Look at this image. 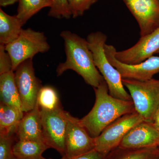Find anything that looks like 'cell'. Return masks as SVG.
<instances>
[{
	"label": "cell",
	"instance_id": "obj_18",
	"mask_svg": "<svg viewBox=\"0 0 159 159\" xmlns=\"http://www.w3.org/2000/svg\"><path fill=\"white\" fill-rule=\"evenodd\" d=\"M48 148L45 142L29 140H18L13 147L16 159H42L43 153Z\"/></svg>",
	"mask_w": 159,
	"mask_h": 159
},
{
	"label": "cell",
	"instance_id": "obj_6",
	"mask_svg": "<svg viewBox=\"0 0 159 159\" xmlns=\"http://www.w3.org/2000/svg\"><path fill=\"white\" fill-rule=\"evenodd\" d=\"M67 112L61 106L52 111L40 109L44 141L63 156L65 155Z\"/></svg>",
	"mask_w": 159,
	"mask_h": 159
},
{
	"label": "cell",
	"instance_id": "obj_27",
	"mask_svg": "<svg viewBox=\"0 0 159 159\" xmlns=\"http://www.w3.org/2000/svg\"><path fill=\"white\" fill-rule=\"evenodd\" d=\"M19 0H0V6L6 7L18 2Z\"/></svg>",
	"mask_w": 159,
	"mask_h": 159
},
{
	"label": "cell",
	"instance_id": "obj_28",
	"mask_svg": "<svg viewBox=\"0 0 159 159\" xmlns=\"http://www.w3.org/2000/svg\"><path fill=\"white\" fill-rule=\"evenodd\" d=\"M156 54H159V50H158V51H157Z\"/></svg>",
	"mask_w": 159,
	"mask_h": 159
},
{
	"label": "cell",
	"instance_id": "obj_19",
	"mask_svg": "<svg viewBox=\"0 0 159 159\" xmlns=\"http://www.w3.org/2000/svg\"><path fill=\"white\" fill-rule=\"evenodd\" d=\"M106 159H159V147L125 148L118 147L110 152Z\"/></svg>",
	"mask_w": 159,
	"mask_h": 159
},
{
	"label": "cell",
	"instance_id": "obj_23",
	"mask_svg": "<svg viewBox=\"0 0 159 159\" xmlns=\"http://www.w3.org/2000/svg\"><path fill=\"white\" fill-rule=\"evenodd\" d=\"M98 0H68L72 16L74 18L82 16Z\"/></svg>",
	"mask_w": 159,
	"mask_h": 159
},
{
	"label": "cell",
	"instance_id": "obj_26",
	"mask_svg": "<svg viewBox=\"0 0 159 159\" xmlns=\"http://www.w3.org/2000/svg\"><path fill=\"white\" fill-rule=\"evenodd\" d=\"M152 123L154 127L159 132V107L154 117Z\"/></svg>",
	"mask_w": 159,
	"mask_h": 159
},
{
	"label": "cell",
	"instance_id": "obj_11",
	"mask_svg": "<svg viewBox=\"0 0 159 159\" xmlns=\"http://www.w3.org/2000/svg\"><path fill=\"white\" fill-rule=\"evenodd\" d=\"M139 24L141 37L159 28V0H123Z\"/></svg>",
	"mask_w": 159,
	"mask_h": 159
},
{
	"label": "cell",
	"instance_id": "obj_12",
	"mask_svg": "<svg viewBox=\"0 0 159 159\" xmlns=\"http://www.w3.org/2000/svg\"><path fill=\"white\" fill-rule=\"evenodd\" d=\"M159 50V28L150 34L141 37L129 48L115 52V57L120 62L129 65L137 64L145 61L156 54Z\"/></svg>",
	"mask_w": 159,
	"mask_h": 159
},
{
	"label": "cell",
	"instance_id": "obj_8",
	"mask_svg": "<svg viewBox=\"0 0 159 159\" xmlns=\"http://www.w3.org/2000/svg\"><path fill=\"white\" fill-rule=\"evenodd\" d=\"M15 80L24 113L32 110L37 104L39 93L42 87L35 75L32 59L22 63L14 71Z\"/></svg>",
	"mask_w": 159,
	"mask_h": 159
},
{
	"label": "cell",
	"instance_id": "obj_20",
	"mask_svg": "<svg viewBox=\"0 0 159 159\" xmlns=\"http://www.w3.org/2000/svg\"><path fill=\"white\" fill-rule=\"evenodd\" d=\"M52 6L51 0H19L16 15L24 25L33 16L46 7Z\"/></svg>",
	"mask_w": 159,
	"mask_h": 159
},
{
	"label": "cell",
	"instance_id": "obj_13",
	"mask_svg": "<svg viewBox=\"0 0 159 159\" xmlns=\"http://www.w3.org/2000/svg\"><path fill=\"white\" fill-rule=\"evenodd\" d=\"M159 132L152 122L143 121L135 125L125 135L118 147L140 148L158 146Z\"/></svg>",
	"mask_w": 159,
	"mask_h": 159
},
{
	"label": "cell",
	"instance_id": "obj_16",
	"mask_svg": "<svg viewBox=\"0 0 159 159\" xmlns=\"http://www.w3.org/2000/svg\"><path fill=\"white\" fill-rule=\"evenodd\" d=\"M24 113L20 109L1 103L0 136H13Z\"/></svg>",
	"mask_w": 159,
	"mask_h": 159
},
{
	"label": "cell",
	"instance_id": "obj_15",
	"mask_svg": "<svg viewBox=\"0 0 159 159\" xmlns=\"http://www.w3.org/2000/svg\"><path fill=\"white\" fill-rule=\"evenodd\" d=\"M0 96L1 103L22 110L13 70L0 73Z\"/></svg>",
	"mask_w": 159,
	"mask_h": 159
},
{
	"label": "cell",
	"instance_id": "obj_29",
	"mask_svg": "<svg viewBox=\"0 0 159 159\" xmlns=\"http://www.w3.org/2000/svg\"><path fill=\"white\" fill-rule=\"evenodd\" d=\"M158 147H159V145H158Z\"/></svg>",
	"mask_w": 159,
	"mask_h": 159
},
{
	"label": "cell",
	"instance_id": "obj_10",
	"mask_svg": "<svg viewBox=\"0 0 159 159\" xmlns=\"http://www.w3.org/2000/svg\"><path fill=\"white\" fill-rule=\"evenodd\" d=\"M66 152L64 156H79L95 149V139L92 138L80 119L67 112Z\"/></svg>",
	"mask_w": 159,
	"mask_h": 159
},
{
	"label": "cell",
	"instance_id": "obj_1",
	"mask_svg": "<svg viewBox=\"0 0 159 159\" xmlns=\"http://www.w3.org/2000/svg\"><path fill=\"white\" fill-rule=\"evenodd\" d=\"M94 89L96 101L93 107L80 122L91 136L96 138L115 120L136 111L133 101L121 100L111 96L105 80Z\"/></svg>",
	"mask_w": 159,
	"mask_h": 159
},
{
	"label": "cell",
	"instance_id": "obj_5",
	"mask_svg": "<svg viewBox=\"0 0 159 159\" xmlns=\"http://www.w3.org/2000/svg\"><path fill=\"white\" fill-rule=\"evenodd\" d=\"M50 49V45L44 33L30 28L22 29L15 40L5 46L14 71L24 61L33 59L36 54L46 53Z\"/></svg>",
	"mask_w": 159,
	"mask_h": 159
},
{
	"label": "cell",
	"instance_id": "obj_14",
	"mask_svg": "<svg viewBox=\"0 0 159 159\" xmlns=\"http://www.w3.org/2000/svg\"><path fill=\"white\" fill-rule=\"evenodd\" d=\"M18 127V140L44 142L41 119L40 109L38 103L35 107L25 113Z\"/></svg>",
	"mask_w": 159,
	"mask_h": 159
},
{
	"label": "cell",
	"instance_id": "obj_25",
	"mask_svg": "<svg viewBox=\"0 0 159 159\" xmlns=\"http://www.w3.org/2000/svg\"><path fill=\"white\" fill-rule=\"evenodd\" d=\"M106 155L100 153L96 149L91 151L84 154L81 155L79 156L68 157L66 156H63L60 159H106ZM42 159H47L43 157Z\"/></svg>",
	"mask_w": 159,
	"mask_h": 159
},
{
	"label": "cell",
	"instance_id": "obj_3",
	"mask_svg": "<svg viewBox=\"0 0 159 159\" xmlns=\"http://www.w3.org/2000/svg\"><path fill=\"white\" fill-rule=\"evenodd\" d=\"M107 39V35L101 31L92 32L88 35L86 39L93 54L94 64L107 84L111 96L121 100L132 101L130 94L124 88L120 73L106 56L104 47Z\"/></svg>",
	"mask_w": 159,
	"mask_h": 159
},
{
	"label": "cell",
	"instance_id": "obj_4",
	"mask_svg": "<svg viewBox=\"0 0 159 159\" xmlns=\"http://www.w3.org/2000/svg\"><path fill=\"white\" fill-rule=\"evenodd\" d=\"M122 82L129 91L137 112L145 121L152 123L159 107V80L139 81L122 78Z\"/></svg>",
	"mask_w": 159,
	"mask_h": 159
},
{
	"label": "cell",
	"instance_id": "obj_21",
	"mask_svg": "<svg viewBox=\"0 0 159 159\" xmlns=\"http://www.w3.org/2000/svg\"><path fill=\"white\" fill-rule=\"evenodd\" d=\"M37 103L40 109L54 110L61 106L57 92L50 86L42 87L40 90Z\"/></svg>",
	"mask_w": 159,
	"mask_h": 159
},
{
	"label": "cell",
	"instance_id": "obj_24",
	"mask_svg": "<svg viewBox=\"0 0 159 159\" xmlns=\"http://www.w3.org/2000/svg\"><path fill=\"white\" fill-rule=\"evenodd\" d=\"M13 136H0V159H16L13 152Z\"/></svg>",
	"mask_w": 159,
	"mask_h": 159
},
{
	"label": "cell",
	"instance_id": "obj_7",
	"mask_svg": "<svg viewBox=\"0 0 159 159\" xmlns=\"http://www.w3.org/2000/svg\"><path fill=\"white\" fill-rule=\"evenodd\" d=\"M143 121L145 119L136 111L120 117L95 138V149L107 155L119 146L125 135L133 127Z\"/></svg>",
	"mask_w": 159,
	"mask_h": 159
},
{
	"label": "cell",
	"instance_id": "obj_9",
	"mask_svg": "<svg viewBox=\"0 0 159 159\" xmlns=\"http://www.w3.org/2000/svg\"><path fill=\"white\" fill-rule=\"evenodd\" d=\"M104 52L108 61L118 70L122 78L145 81L152 79L159 73V56H152L145 61L137 64L123 63L115 57L116 49L113 46L106 44Z\"/></svg>",
	"mask_w": 159,
	"mask_h": 159
},
{
	"label": "cell",
	"instance_id": "obj_22",
	"mask_svg": "<svg viewBox=\"0 0 159 159\" xmlns=\"http://www.w3.org/2000/svg\"><path fill=\"white\" fill-rule=\"evenodd\" d=\"M48 16L57 19H70L72 16L68 0H51Z\"/></svg>",
	"mask_w": 159,
	"mask_h": 159
},
{
	"label": "cell",
	"instance_id": "obj_2",
	"mask_svg": "<svg viewBox=\"0 0 159 159\" xmlns=\"http://www.w3.org/2000/svg\"><path fill=\"white\" fill-rule=\"evenodd\" d=\"M60 36L64 41L66 60L57 66V76L67 70H73L89 85L93 88L98 87L104 79L94 64L87 39L67 30L61 31Z\"/></svg>",
	"mask_w": 159,
	"mask_h": 159
},
{
	"label": "cell",
	"instance_id": "obj_17",
	"mask_svg": "<svg viewBox=\"0 0 159 159\" xmlns=\"http://www.w3.org/2000/svg\"><path fill=\"white\" fill-rule=\"evenodd\" d=\"M17 16H10L0 9V44L6 46L15 40L22 30Z\"/></svg>",
	"mask_w": 159,
	"mask_h": 159
}]
</instances>
